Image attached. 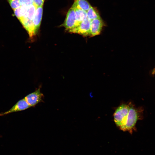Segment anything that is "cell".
Listing matches in <instances>:
<instances>
[{
    "mask_svg": "<svg viewBox=\"0 0 155 155\" xmlns=\"http://www.w3.org/2000/svg\"><path fill=\"white\" fill-rule=\"evenodd\" d=\"M129 109L124 125L119 129L132 134L136 130L135 125L137 121L143 117V110L141 107H136L131 102H129Z\"/></svg>",
    "mask_w": 155,
    "mask_h": 155,
    "instance_id": "6da1fadb",
    "label": "cell"
},
{
    "mask_svg": "<svg viewBox=\"0 0 155 155\" xmlns=\"http://www.w3.org/2000/svg\"><path fill=\"white\" fill-rule=\"evenodd\" d=\"M129 109V103H122L115 110L113 114L114 122L120 128L125 124Z\"/></svg>",
    "mask_w": 155,
    "mask_h": 155,
    "instance_id": "7a4b0ae2",
    "label": "cell"
},
{
    "mask_svg": "<svg viewBox=\"0 0 155 155\" xmlns=\"http://www.w3.org/2000/svg\"><path fill=\"white\" fill-rule=\"evenodd\" d=\"M90 22L91 20L87 17L78 26L69 32L78 33L86 36H90Z\"/></svg>",
    "mask_w": 155,
    "mask_h": 155,
    "instance_id": "3957f363",
    "label": "cell"
},
{
    "mask_svg": "<svg viewBox=\"0 0 155 155\" xmlns=\"http://www.w3.org/2000/svg\"><path fill=\"white\" fill-rule=\"evenodd\" d=\"M43 94L40 91V88L25 96L24 98L30 107L34 106L43 101Z\"/></svg>",
    "mask_w": 155,
    "mask_h": 155,
    "instance_id": "277c9868",
    "label": "cell"
},
{
    "mask_svg": "<svg viewBox=\"0 0 155 155\" xmlns=\"http://www.w3.org/2000/svg\"><path fill=\"white\" fill-rule=\"evenodd\" d=\"M62 25L68 31L76 26L75 10L73 7L72 6L69 10Z\"/></svg>",
    "mask_w": 155,
    "mask_h": 155,
    "instance_id": "5b68a950",
    "label": "cell"
},
{
    "mask_svg": "<svg viewBox=\"0 0 155 155\" xmlns=\"http://www.w3.org/2000/svg\"><path fill=\"white\" fill-rule=\"evenodd\" d=\"M24 98L18 101L9 110L0 113V116H3L11 113L26 110L30 107Z\"/></svg>",
    "mask_w": 155,
    "mask_h": 155,
    "instance_id": "8992f818",
    "label": "cell"
},
{
    "mask_svg": "<svg viewBox=\"0 0 155 155\" xmlns=\"http://www.w3.org/2000/svg\"><path fill=\"white\" fill-rule=\"evenodd\" d=\"M103 23L102 19L97 18L91 21L90 26V36H94L100 33Z\"/></svg>",
    "mask_w": 155,
    "mask_h": 155,
    "instance_id": "52a82bcc",
    "label": "cell"
},
{
    "mask_svg": "<svg viewBox=\"0 0 155 155\" xmlns=\"http://www.w3.org/2000/svg\"><path fill=\"white\" fill-rule=\"evenodd\" d=\"M19 20L27 31L30 38L33 37L36 34L33 20L23 17L21 18Z\"/></svg>",
    "mask_w": 155,
    "mask_h": 155,
    "instance_id": "ba28073f",
    "label": "cell"
},
{
    "mask_svg": "<svg viewBox=\"0 0 155 155\" xmlns=\"http://www.w3.org/2000/svg\"><path fill=\"white\" fill-rule=\"evenodd\" d=\"M43 13V6L37 8L33 19L35 31L36 34L39 28Z\"/></svg>",
    "mask_w": 155,
    "mask_h": 155,
    "instance_id": "9c48e42d",
    "label": "cell"
},
{
    "mask_svg": "<svg viewBox=\"0 0 155 155\" xmlns=\"http://www.w3.org/2000/svg\"><path fill=\"white\" fill-rule=\"evenodd\" d=\"M72 7L74 9L76 26H77L87 18V12L76 7L72 6Z\"/></svg>",
    "mask_w": 155,
    "mask_h": 155,
    "instance_id": "30bf717a",
    "label": "cell"
},
{
    "mask_svg": "<svg viewBox=\"0 0 155 155\" xmlns=\"http://www.w3.org/2000/svg\"><path fill=\"white\" fill-rule=\"evenodd\" d=\"M72 6L87 12L91 5L86 0H74Z\"/></svg>",
    "mask_w": 155,
    "mask_h": 155,
    "instance_id": "8fae6325",
    "label": "cell"
},
{
    "mask_svg": "<svg viewBox=\"0 0 155 155\" xmlns=\"http://www.w3.org/2000/svg\"><path fill=\"white\" fill-rule=\"evenodd\" d=\"M87 17L90 20L101 18L99 14L96 10L91 6L87 12Z\"/></svg>",
    "mask_w": 155,
    "mask_h": 155,
    "instance_id": "7c38bea8",
    "label": "cell"
},
{
    "mask_svg": "<svg viewBox=\"0 0 155 155\" xmlns=\"http://www.w3.org/2000/svg\"><path fill=\"white\" fill-rule=\"evenodd\" d=\"M37 8V7L34 4L29 6L28 7L26 13L23 17L33 20Z\"/></svg>",
    "mask_w": 155,
    "mask_h": 155,
    "instance_id": "4fadbf2b",
    "label": "cell"
},
{
    "mask_svg": "<svg viewBox=\"0 0 155 155\" xmlns=\"http://www.w3.org/2000/svg\"><path fill=\"white\" fill-rule=\"evenodd\" d=\"M12 9H13L20 7L21 4L19 0H7Z\"/></svg>",
    "mask_w": 155,
    "mask_h": 155,
    "instance_id": "5bb4252c",
    "label": "cell"
},
{
    "mask_svg": "<svg viewBox=\"0 0 155 155\" xmlns=\"http://www.w3.org/2000/svg\"><path fill=\"white\" fill-rule=\"evenodd\" d=\"M21 5L29 6L33 4V0H19Z\"/></svg>",
    "mask_w": 155,
    "mask_h": 155,
    "instance_id": "9a60e30c",
    "label": "cell"
},
{
    "mask_svg": "<svg viewBox=\"0 0 155 155\" xmlns=\"http://www.w3.org/2000/svg\"><path fill=\"white\" fill-rule=\"evenodd\" d=\"M45 0H33V4L37 7L43 6Z\"/></svg>",
    "mask_w": 155,
    "mask_h": 155,
    "instance_id": "2e32d148",
    "label": "cell"
},
{
    "mask_svg": "<svg viewBox=\"0 0 155 155\" xmlns=\"http://www.w3.org/2000/svg\"><path fill=\"white\" fill-rule=\"evenodd\" d=\"M152 73L153 74H155V68L153 70Z\"/></svg>",
    "mask_w": 155,
    "mask_h": 155,
    "instance_id": "e0dca14e",
    "label": "cell"
}]
</instances>
